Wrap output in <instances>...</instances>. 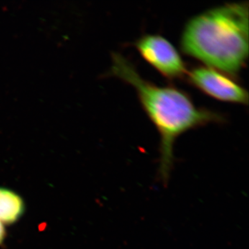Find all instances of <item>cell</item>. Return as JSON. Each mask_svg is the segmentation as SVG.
<instances>
[{
  "instance_id": "obj_2",
  "label": "cell",
  "mask_w": 249,
  "mask_h": 249,
  "mask_svg": "<svg viewBox=\"0 0 249 249\" xmlns=\"http://www.w3.org/2000/svg\"><path fill=\"white\" fill-rule=\"evenodd\" d=\"M249 7L248 1L227 3L191 18L180 38L183 53L237 76L248 60Z\"/></svg>"
},
{
  "instance_id": "obj_1",
  "label": "cell",
  "mask_w": 249,
  "mask_h": 249,
  "mask_svg": "<svg viewBox=\"0 0 249 249\" xmlns=\"http://www.w3.org/2000/svg\"><path fill=\"white\" fill-rule=\"evenodd\" d=\"M109 73L132 85L139 102L160 135L159 173L162 183L169 180L174 165V144L192 129L225 121L216 111L199 107L188 93L173 86H160L142 78L128 59L118 52L111 54Z\"/></svg>"
},
{
  "instance_id": "obj_5",
  "label": "cell",
  "mask_w": 249,
  "mask_h": 249,
  "mask_svg": "<svg viewBox=\"0 0 249 249\" xmlns=\"http://www.w3.org/2000/svg\"><path fill=\"white\" fill-rule=\"evenodd\" d=\"M24 211V204L20 196L11 190L0 188V222H16Z\"/></svg>"
},
{
  "instance_id": "obj_4",
  "label": "cell",
  "mask_w": 249,
  "mask_h": 249,
  "mask_svg": "<svg viewBox=\"0 0 249 249\" xmlns=\"http://www.w3.org/2000/svg\"><path fill=\"white\" fill-rule=\"evenodd\" d=\"M188 83L210 97L223 102L245 105L249 103V93L232 77L214 69L198 66L188 70Z\"/></svg>"
},
{
  "instance_id": "obj_6",
  "label": "cell",
  "mask_w": 249,
  "mask_h": 249,
  "mask_svg": "<svg viewBox=\"0 0 249 249\" xmlns=\"http://www.w3.org/2000/svg\"><path fill=\"white\" fill-rule=\"evenodd\" d=\"M5 229L2 222H0V244L2 243L5 237Z\"/></svg>"
},
{
  "instance_id": "obj_3",
  "label": "cell",
  "mask_w": 249,
  "mask_h": 249,
  "mask_svg": "<svg viewBox=\"0 0 249 249\" xmlns=\"http://www.w3.org/2000/svg\"><path fill=\"white\" fill-rule=\"evenodd\" d=\"M134 45L142 59L165 78L175 80L186 76L188 70L182 57L163 36L144 34Z\"/></svg>"
}]
</instances>
